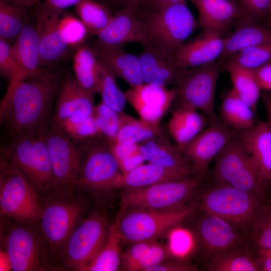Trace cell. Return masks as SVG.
Wrapping results in <instances>:
<instances>
[{
  "instance_id": "obj_34",
  "label": "cell",
  "mask_w": 271,
  "mask_h": 271,
  "mask_svg": "<svg viewBox=\"0 0 271 271\" xmlns=\"http://www.w3.org/2000/svg\"><path fill=\"white\" fill-rule=\"evenodd\" d=\"M205 264L210 271H260L256 257L246 246L220 253Z\"/></svg>"
},
{
  "instance_id": "obj_59",
  "label": "cell",
  "mask_w": 271,
  "mask_h": 271,
  "mask_svg": "<svg viewBox=\"0 0 271 271\" xmlns=\"http://www.w3.org/2000/svg\"><path fill=\"white\" fill-rule=\"evenodd\" d=\"M23 6L30 8L32 6H35L36 5L40 2L41 0H8Z\"/></svg>"
},
{
  "instance_id": "obj_5",
  "label": "cell",
  "mask_w": 271,
  "mask_h": 271,
  "mask_svg": "<svg viewBox=\"0 0 271 271\" xmlns=\"http://www.w3.org/2000/svg\"><path fill=\"white\" fill-rule=\"evenodd\" d=\"M197 209L195 202L164 210L124 209L115 223L123 242L155 241L188 221Z\"/></svg>"
},
{
  "instance_id": "obj_1",
  "label": "cell",
  "mask_w": 271,
  "mask_h": 271,
  "mask_svg": "<svg viewBox=\"0 0 271 271\" xmlns=\"http://www.w3.org/2000/svg\"><path fill=\"white\" fill-rule=\"evenodd\" d=\"M62 76L47 69L9 85L0 104V123L10 139L47 127Z\"/></svg>"
},
{
  "instance_id": "obj_21",
  "label": "cell",
  "mask_w": 271,
  "mask_h": 271,
  "mask_svg": "<svg viewBox=\"0 0 271 271\" xmlns=\"http://www.w3.org/2000/svg\"><path fill=\"white\" fill-rule=\"evenodd\" d=\"M94 96L85 90L73 75L65 74L62 77L51 120L58 123L73 115L92 116Z\"/></svg>"
},
{
  "instance_id": "obj_57",
  "label": "cell",
  "mask_w": 271,
  "mask_h": 271,
  "mask_svg": "<svg viewBox=\"0 0 271 271\" xmlns=\"http://www.w3.org/2000/svg\"><path fill=\"white\" fill-rule=\"evenodd\" d=\"M98 1L107 6L110 10H115V11L126 7V0H99Z\"/></svg>"
},
{
  "instance_id": "obj_37",
  "label": "cell",
  "mask_w": 271,
  "mask_h": 271,
  "mask_svg": "<svg viewBox=\"0 0 271 271\" xmlns=\"http://www.w3.org/2000/svg\"><path fill=\"white\" fill-rule=\"evenodd\" d=\"M233 85L232 89L255 112L260 95V88L252 70L225 64Z\"/></svg>"
},
{
  "instance_id": "obj_47",
  "label": "cell",
  "mask_w": 271,
  "mask_h": 271,
  "mask_svg": "<svg viewBox=\"0 0 271 271\" xmlns=\"http://www.w3.org/2000/svg\"><path fill=\"white\" fill-rule=\"evenodd\" d=\"M167 243L175 258L184 259L195 247V240L191 230L180 226L171 230L167 234Z\"/></svg>"
},
{
  "instance_id": "obj_30",
  "label": "cell",
  "mask_w": 271,
  "mask_h": 271,
  "mask_svg": "<svg viewBox=\"0 0 271 271\" xmlns=\"http://www.w3.org/2000/svg\"><path fill=\"white\" fill-rule=\"evenodd\" d=\"M139 145L140 150L148 163L171 168L193 169L191 163L178 147L170 144L164 137L153 139Z\"/></svg>"
},
{
  "instance_id": "obj_27",
  "label": "cell",
  "mask_w": 271,
  "mask_h": 271,
  "mask_svg": "<svg viewBox=\"0 0 271 271\" xmlns=\"http://www.w3.org/2000/svg\"><path fill=\"white\" fill-rule=\"evenodd\" d=\"M210 121L197 109L185 104H179L172 113L168 128L176 146L182 151Z\"/></svg>"
},
{
  "instance_id": "obj_16",
  "label": "cell",
  "mask_w": 271,
  "mask_h": 271,
  "mask_svg": "<svg viewBox=\"0 0 271 271\" xmlns=\"http://www.w3.org/2000/svg\"><path fill=\"white\" fill-rule=\"evenodd\" d=\"M238 132L216 118L182 150L196 176L202 177L212 161Z\"/></svg>"
},
{
  "instance_id": "obj_56",
  "label": "cell",
  "mask_w": 271,
  "mask_h": 271,
  "mask_svg": "<svg viewBox=\"0 0 271 271\" xmlns=\"http://www.w3.org/2000/svg\"><path fill=\"white\" fill-rule=\"evenodd\" d=\"M261 98L266 113V123L271 128V94L267 92L263 93Z\"/></svg>"
},
{
  "instance_id": "obj_8",
  "label": "cell",
  "mask_w": 271,
  "mask_h": 271,
  "mask_svg": "<svg viewBox=\"0 0 271 271\" xmlns=\"http://www.w3.org/2000/svg\"><path fill=\"white\" fill-rule=\"evenodd\" d=\"M39 194L22 173L1 157V216L26 223L39 222L42 204Z\"/></svg>"
},
{
  "instance_id": "obj_7",
  "label": "cell",
  "mask_w": 271,
  "mask_h": 271,
  "mask_svg": "<svg viewBox=\"0 0 271 271\" xmlns=\"http://www.w3.org/2000/svg\"><path fill=\"white\" fill-rule=\"evenodd\" d=\"M77 145L82 161L75 188L97 193L119 189L123 173L108 143L97 137Z\"/></svg>"
},
{
  "instance_id": "obj_45",
  "label": "cell",
  "mask_w": 271,
  "mask_h": 271,
  "mask_svg": "<svg viewBox=\"0 0 271 271\" xmlns=\"http://www.w3.org/2000/svg\"><path fill=\"white\" fill-rule=\"evenodd\" d=\"M0 74L8 79L9 85L28 78L24 69L14 57L10 44L0 39Z\"/></svg>"
},
{
  "instance_id": "obj_2",
  "label": "cell",
  "mask_w": 271,
  "mask_h": 271,
  "mask_svg": "<svg viewBox=\"0 0 271 271\" xmlns=\"http://www.w3.org/2000/svg\"><path fill=\"white\" fill-rule=\"evenodd\" d=\"M76 188L66 190L53 189L41 199L42 211L39 225L48 244L52 262L58 261L70 235L84 218L85 204L73 195Z\"/></svg>"
},
{
  "instance_id": "obj_12",
  "label": "cell",
  "mask_w": 271,
  "mask_h": 271,
  "mask_svg": "<svg viewBox=\"0 0 271 271\" xmlns=\"http://www.w3.org/2000/svg\"><path fill=\"white\" fill-rule=\"evenodd\" d=\"M214 177L217 184L264 194L258 171L238 136L215 159Z\"/></svg>"
},
{
  "instance_id": "obj_18",
  "label": "cell",
  "mask_w": 271,
  "mask_h": 271,
  "mask_svg": "<svg viewBox=\"0 0 271 271\" xmlns=\"http://www.w3.org/2000/svg\"><path fill=\"white\" fill-rule=\"evenodd\" d=\"M58 11L45 6L42 2L35 6V18L40 42L41 65L48 69L63 57L68 46L63 41L59 30L61 16Z\"/></svg>"
},
{
  "instance_id": "obj_36",
  "label": "cell",
  "mask_w": 271,
  "mask_h": 271,
  "mask_svg": "<svg viewBox=\"0 0 271 271\" xmlns=\"http://www.w3.org/2000/svg\"><path fill=\"white\" fill-rule=\"evenodd\" d=\"M8 0H0V39L15 41L31 19L29 9Z\"/></svg>"
},
{
  "instance_id": "obj_19",
  "label": "cell",
  "mask_w": 271,
  "mask_h": 271,
  "mask_svg": "<svg viewBox=\"0 0 271 271\" xmlns=\"http://www.w3.org/2000/svg\"><path fill=\"white\" fill-rule=\"evenodd\" d=\"M124 94L141 119L155 123H159L176 98L175 89L154 83L130 87Z\"/></svg>"
},
{
  "instance_id": "obj_52",
  "label": "cell",
  "mask_w": 271,
  "mask_h": 271,
  "mask_svg": "<svg viewBox=\"0 0 271 271\" xmlns=\"http://www.w3.org/2000/svg\"><path fill=\"white\" fill-rule=\"evenodd\" d=\"M190 0H145L137 10L138 14L141 16L152 12H157L170 6L186 2Z\"/></svg>"
},
{
  "instance_id": "obj_54",
  "label": "cell",
  "mask_w": 271,
  "mask_h": 271,
  "mask_svg": "<svg viewBox=\"0 0 271 271\" xmlns=\"http://www.w3.org/2000/svg\"><path fill=\"white\" fill-rule=\"evenodd\" d=\"M260 267V271H271V248L253 250Z\"/></svg>"
},
{
  "instance_id": "obj_49",
  "label": "cell",
  "mask_w": 271,
  "mask_h": 271,
  "mask_svg": "<svg viewBox=\"0 0 271 271\" xmlns=\"http://www.w3.org/2000/svg\"><path fill=\"white\" fill-rule=\"evenodd\" d=\"M153 241H139L129 244L122 253L120 270L135 271Z\"/></svg>"
},
{
  "instance_id": "obj_58",
  "label": "cell",
  "mask_w": 271,
  "mask_h": 271,
  "mask_svg": "<svg viewBox=\"0 0 271 271\" xmlns=\"http://www.w3.org/2000/svg\"><path fill=\"white\" fill-rule=\"evenodd\" d=\"M0 270H12L11 261L7 252L1 249L0 252Z\"/></svg>"
},
{
  "instance_id": "obj_50",
  "label": "cell",
  "mask_w": 271,
  "mask_h": 271,
  "mask_svg": "<svg viewBox=\"0 0 271 271\" xmlns=\"http://www.w3.org/2000/svg\"><path fill=\"white\" fill-rule=\"evenodd\" d=\"M251 18L257 20L271 16V0H233Z\"/></svg>"
},
{
  "instance_id": "obj_23",
  "label": "cell",
  "mask_w": 271,
  "mask_h": 271,
  "mask_svg": "<svg viewBox=\"0 0 271 271\" xmlns=\"http://www.w3.org/2000/svg\"><path fill=\"white\" fill-rule=\"evenodd\" d=\"M224 37L213 32H204L195 40L184 44L176 52L175 58L180 66L185 68L206 65L221 58Z\"/></svg>"
},
{
  "instance_id": "obj_6",
  "label": "cell",
  "mask_w": 271,
  "mask_h": 271,
  "mask_svg": "<svg viewBox=\"0 0 271 271\" xmlns=\"http://www.w3.org/2000/svg\"><path fill=\"white\" fill-rule=\"evenodd\" d=\"M264 200L263 194L216 183L204 191L195 203L198 209L225 220L245 235Z\"/></svg>"
},
{
  "instance_id": "obj_15",
  "label": "cell",
  "mask_w": 271,
  "mask_h": 271,
  "mask_svg": "<svg viewBox=\"0 0 271 271\" xmlns=\"http://www.w3.org/2000/svg\"><path fill=\"white\" fill-rule=\"evenodd\" d=\"M220 72V66L216 62L189 68L175 86V100L197 109L210 121L215 119V92Z\"/></svg>"
},
{
  "instance_id": "obj_28",
  "label": "cell",
  "mask_w": 271,
  "mask_h": 271,
  "mask_svg": "<svg viewBox=\"0 0 271 271\" xmlns=\"http://www.w3.org/2000/svg\"><path fill=\"white\" fill-rule=\"evenodd\" d=\"M11 51L28 77L41 74L47 68L41 65L40 42L36 22L30 21L11 46Z\"/></svg>"
},
{
  "instance_id": "obj_11",
  "label": "cell",
  "mask_w": 271,
  "mask_h": 271,
  "mask_svg": "<svg viewBox=\"0 0 271 271\" xmlns=\"http://www.w3.org/2000/svg\"><path fill=\"white\" fill-rule=\"evenodd\" d=\"M110 225L106 216L94 211L74 229L61 254L58 266L80 270L95 257L105 243Z\"/></svg>"
},
{
  "instance_id": "obj_24",
  "label": "cell",
  "mask_w": 271,
  "mask_h": 271,
  "mask_svg": "<svg viewBox=\"0 0 271 271\" xmlns=\"http://www.w3.org/2000/svg\"><path fill=\"white\" fill-rule=\"evenodd\" d=\"M238 137L254 163L264 185L271 186V128L266 122L238 132Z\"/></svg>"
},
{
  "instance_id": "obj_9",
  "label": "cell",
  "mask_w": 271,
  "mask_h": 271,
  "mask_svg": "<svg viewBox=\"0 0 271 271\" xmlns=\"http://www.w3.org/2000/svg\"><path fill=\"white\" fill-rule=\"evenodd\" d=\"M140 18L151 43L173 56L192 34L196 25L186 2L144 14Z\"/></svg>"
},
{
  "instance_id": "obj_20",
  "label": "cell",
  "mask_w": 271,
  "mask_h": 271,
  "mask_svg": "<svg viewBox=\"0 0 271 271\" xmlns=\"http://www.w3.org/2000/svg\"><path fill=\"white\" fill-rule=\"evenodd\" d=\"M142 46L139 56L144 83L166 87L176 86L189 68L180 66L174 56L163 51L151 42Z\"/></svg>"
},
{
  "instance_id": "obj_43",
  "label": "cell",
  "mask_w": 271,
  "mask_h": 271,
  "mask_svg": "<svg viewBox=\"0 0 271 271\" xmlns=\"http://www.w3.org/2000/svg\"><path fill=\"white\" fill-rule=\"evenodd\" d=\"M227 58L226 64L254 70L271 62V43L248 47Z\"/></svg>"
},
{
  "instance_id": "obj_51",
  "label": "cell",
  "mask_w": 271,
  "mask_h": 271,
  "mask_svg": "<svg viewBox=\"0 0 271 271\" xmlns=\"http://www.w3.org/2000/svg\"><path fill=\"white\" fill-rule=\"evenodd\" d=\"M198 267L184 259L171 258L151 268L149 271H196Z\"/></svg>"
},
{
  "instance_id": "obj_46",
  "label": "cell",
  "mask_w": 271,
  "mask_h": 271,
  "mask_svg": "<svg viewBox=\"0 0 271 271\" xmlns=\"http://www.w3.org/2000/svg\"><path fill=\"white\" fill-rule=\"evenodd\" d=\"M123 174L144 164L139 144L116 143L110 147Z\"/></svg>"
},
{
  "instance_id": "obj_39",
  "label": "cell",
  "mask_w": 271,
  "mask_h": 271,
  "mask_svg": "<svg viewBox=\"0 0 271 271\" xmlns=\"http://www.w3.org/2000/svg\"><path fill=\"white\" fill-rule=\"evenodd\" d=\"M75 11L92 35L105 27L113 15L107 6L96 0H83L75 6Z\"/></svg>"
},
{
  "instance_id": "obj_35",
  "label": "cell",
  "mask_w": 271,
  "mask_h": 271,
  "mask_svg": "<svg viewBox=\"0 0 271 271\" xmlns=\"http://www.w3.org/2000/svg\"><path fill=\"white\" fill-rule=\"evenodd\" d=\"M123 242L114 222L110 226L106 241L93 260L81 271H116L120 269L121 243Z\"/></svg>"
},
{
  "instance_id": "obj_55",
  "label": "cell",
  "mask_w": 271,
  "mask_h": 271,
  "mask_svg": "<svg viewBox=\"0 0 271 271\" xmlns=\"http://www.w3.org/2000/svg\"><path fill=\"white\" fill-rule=\"evenodd\" d=\"M83 0H44L43 4L47 7L58 11L75 6Z\"/></svg>"
},
{
  "instance_id": "obj_10",
  "label": "cell",
  "mask_w": 271,
  "mask_h": 271,
  "mask_svg": "<svg viewBox=\"0 0 271 271\" xmlns=\"http://www.w3.org/2000/svg\"><path fill=\"white\" fill-rule=\"evenodd\" d=\"M201 177L192 176L131 189L120 194L121 209H145L164 210L189 203L200 189Z\"/></svg>"
},
{
  "instance_id": "obj_29",
  "label": "cell",
  "mask_w": 271,
  "mask_h": 271,
  "mask_svg": "<svg viewBox=\"0 0 271 271\" xmlns=\"http://www.w3.org/2000/svg\"><path fill=\"white\" fill-rule=\"evenodd\" d=\"M258 20L246 16L242 18L231 34L224 38L221 58L248 47L271 43V29L256 22Z\"/></svg>"
},
{
  "instance_id": "obj_44",
  "label": "cell",
  "mask_w": 271,
  "mask_h": 271,
  "mask_svg": "<svg viewBox=\"0 0 271 271\" xmlns=\"http://www.w3.org/2000/svg\"><path fill=\"white\" fill-rule=\"evenodd\" d=\"M61 37L68 47L76 49L84 44L89 34V31L79 19L64 12L59 22Z\"/></svg>"
},
{
  "instance_id": "obj_33",
  "label": "cell",
  "mask_w": 271,
  "mask_h": 271,
  "mask_svg": "<svg viewBox=\"0 0 271 271\" xmlns=\"http://www.w3.org/2000/svg\"><path fill=\"white\" fill-rule=\"evenodd\" d=\"M120 122L116 143L139 144L164 137L159 123L138 119L124 111L119 113Z\"/></svg>"
},
{
  "instance_id": "obj_17",
  "label": "cell",
  "mask_w": 271,
  "mask_h": 271,
  "mask_svg": "<svg viewBox=\"0 0 271 271\" xmlns=\"http://www.w3.org/2000/svg\"><path fill=\"white\" fill-rule=\"evenodd\" d=\"M94 43L108 48H122L129 43H139L142 46L151 42L137 10L126 7L116 11L107 25L94 33Z\"/></svg>"
},
{
  "instance_id": "obj_25",
  "label": "cell",
  "mask_w": 271,
  "mask_h": 271,
  "mask_svg": "<svg viewBox=\"0 0 271 271\" xmlns=\"http://www.w3.org/2000/svg\"><path fill=\"white\" fill-rule=\"evenodd\" d=\"M91 47L99 60L130 87L145 83L139 56L126 52L122 48H105L95 43Z\"/></svg>"
},
{
  "instance_id": "obj_42",
  "label": "cell",
  "mask_w": 271,
  "mask_h": 271,
  "mask_svg": "<svg viewBox=\"0 0 271 271\" xmlns=\"http://www.w3.org/2000/svg\"><path fill=\"white\" fill-rule=\"evenodd\" d=\"M101 138L111 147L116 143L119 113L101 102L95 105L92 115Z\"/></svg>"
},
{
  "instance_id": "obj_32",
  "label": "cell",
  "mask_w": 271,
  "mask_h": 271,
  "mask_svg": "<svg viewBox=\"0 0 271 271\" xmlns=\"http://www.w3.org/2000/svg\"><path fill=\"white\" fill-rule=\"evenodd\" d=\"M220 114L222 121L237 131L249 129L256 124L255 111L232 89L223 99Z\"/></svg>"
},
{
  "instance_id": "obj_53",
  "label": "cell",
  "mask_w": 271,
  "mask_h": 271,
  "mask_svg": "<svg viewBox=\"0 0 271 271\" xmlns=\"http://www.w3.org/2000/svg\"><path fill=\"white\" fill-rule=\"evenodd\" d=\"M260 89L271 90V62L252 70Z\"/></svg>"
},
{
  "instance_id": "obj_4",
  "label": "cell",
  "mask_w": 271,
  "mask_h": 271,
  "mask_svg": "<svg viewBox=\"0 0 271 271\" xmlns=\"http://www.w3.org/2000/svg\"><path fill=\"white\" fill-rule=\"evenodd\" d=\"M47 127L10 139L1 148L0 152L1 157L22 173L41 194L54 189L52 166L45 137Z\"/></svg>"
},
{
  "instance_id": "obj_14",
  "label": "cell",
  "mask_w": 271,
  "mask_h": 271,
  "mask_svg": "<svg viewBox=\"0 0 271 271\" xmlns=\"http://www.w3.org/2000/svg\"><path fill=\"white\" fill-rule=\"evenodd\" d=\"M192 229L196 246L207 262L226 251L246 246L244 233L215 215L198 209Z\"/></svg>"
},
{
  "instance_id": "obj_13",
  "label": "cell",
  "mask_w": 271,
  "mask_h": 271,
  "mask_svg": "<svg viewBox=\"0 0 271 271\" xmlns=\"http://www.w3.org/2000/svg\"><path fill=\"white\" fill-rule=\"evenodd\" d=\"M45 137L52 166L54 189L75 188L82 161L79 147L59 124L52 121L45 130Z\"/></svg>"
},
{
  "instance_id": "obj_60",
  "label": "cell",
  "mask_w": 271,
  "mask_h": 271,
  "mask_svg": "<svg viewBox=\"0 0 271 271\" xmlns=\"http://www.w3.org/2000/svg\"><path fill=\"white\" fill-rule=\"evenodd\" d=\"M145 0H126V7L132 8L138 10Z\"/></svg>"
},
{
  "instance_id": "obj_3",
  "label": "cell",
  "mask_w": 271,
  "mask_h": 271,
  "mask_svg": "<svg viewBox=\"0 0 271 271\" xmlns=\"http://www.w3.org/2000/svg\"><path fill=\"white\" fill-rule=\"evenodd\" d=\"M3 218L1 240L14 271H39L57 268L38 223Z\"/></svg>"
},
{
  "instance_id": "obj_31",
  "label": "cell",
  "mask_w": 271,
  "mask_h": 271,
  "mask_svg": "<svg viewBox=\"0 0 271 271\" xmlns=\"http://www.w3.org/2000/svg\"><path fill=\"white\" fill-rule=\"evenodd\" d=\"M74 76L86 91L97 93L100 61L91 46L83 44L75 49L73 56Z\"/></svg>"
},
{
  "instance_id": "obj_22",
  "label": "cell",
  "mask_w": 271,
  "mask_h": 271,
  "mask_svg": "<svg viewBox=\"0 0 271 271\" xmlns=\"http://www.w3.org/2000/svg\"><path fill=\"white\" fill-rule=\"evenodd\" d=\"M196 8L204 32L222 36L232 24L247 16L233 0H190Z\"/></svg>"
},
{
  "instance_id": "obj_41",
  "label": "cell",
  "mask_w": 271,
  "mask_h": 271,
  "mask_svg": "<svg viewBox=\"0 0 271 271\" xmlns=\"http://www.w3.org/2000/svg\"><path fill=\"white\" fill-rule=\"evenodd\" d=\"M57 123L76 145L91 139L101 138L92 115H73Z\"/></svg>"
},
{
  "instance_id": "obj_48",
  "label": "cell",
  "mask_w": 271,
  "mask_h": 271,
  "mask_svg": "<svg viewBox=\"0 0 271 271\" xmlns=\"http://www.w3.org/2000/svg\"><path fill=\"white\" fill-rule=\"evenodd\" d=\"M175 258L167 243L153 241L135 271H149L162 262Z\"/></svg>"
},
{
  "instance_id": "obj_26",
  "label": "cell",
  "mask_w": 271,
  "mask_h": 271,
  "mask_svg": "<svg viewBox=\"0 0 271 271\" xmlns=\"http://www.w3.org/2000/svg\"><path fill=\"white\" fill-rule=\"evenodd\" d=\"M194 176L193 168H171L148 163L123 174L119 189L140 188Z\"/></svg>"
},
{
  "instance_id": "obj_40",
  "label": "cell",
  "mask_w": 271,
  "mask_h": 271,
  "mask_svg": "<svg viewBox=\"0 0 271 271\" xmlns=\"http://www.w3.org/2000/svg\"><path fill=\"white\" fill-rule=\"evenodd\" d=\"M116 78L107 67L100 61L97 93L100 94L102 102L120 113L123 111L126 99L124 92L120 88Z\"/></svg>"
},
{
  "instance_id": "obj_38",
  "label": "cell",
  "mask_w": 271,
  "mask_h": 271,
  "mask_svg": "<svg viewBox=\"0 0 271 271\" xmlns=\"http://www.w3.org/2000/svg\"><path fill=\"white\" fill-rule=\"evenodd\" d=\"M251 251L271 248V200L264 198L258 214L245 233Z\"/></svg>"
}]
</instances>
